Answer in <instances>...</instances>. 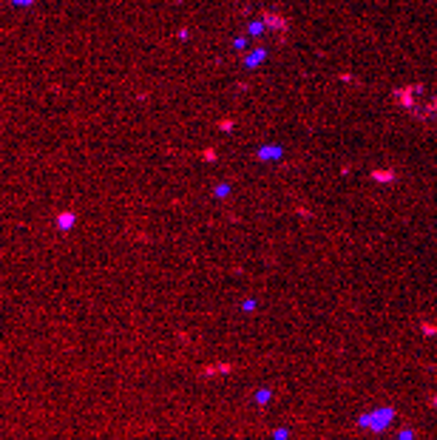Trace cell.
<instances>
[{
	"label": "cell",
	"instance_id": "obj_1",
	"mask_svg": "<svg viewBox=\"0 0 437 440\" xmlns=\"http://www.w3.org/2000/svg\"><path fill=\"white\" fill-rule=\"evenodd\" d=\"M392 100L406 111L409 116L420 120V122H434V94H428L426 86L420 82H409L392 91Z\"/></svg>",
	"mask_w": 437,
	"mask_h": 440
},
{
	"label": "cell",
	"instance_id": "obj_2",
	"mask_svg": "<svg viewBox=\"0 0 437 440\" xmlns=\"http://www.w3.org/2000/svg\"><path fill=\"white\" fill-rule=\"evenodd\" d=\"M262 23H264V32H270L276 40H284L287 32H290V20L284 18L281 12H276V9L262 12Z\"/></svg>",
	"mask_w": 437,
	"mask_h": 440
},
{
	"label": "cell",
	"instance_id": "obj_3",
	"mask_svg": "<svg viewBox=\"0 0 437 440\" xmlns=\"http://www.w3.org/2000/svg\"><path fill=\"white\" fill-rule=\"evenodd\" d=\"M74 222H77V216H74L71 210L57 213V228H60V230H71V228H74Z\"/></svg>",
	"mask_w": 437,
	"mask_h": 440
},
{
	"label": "cell",
	"instance_id": "obj_4",
	"mask_svg": "<svg viewBox=\"0 0 437 440\" xmlns=\"http://www.w3.org/2000/svg\"><path fill=\"white\" fill-rule=\"evenodd\" d=\"M372 179H375V182L389 185V182H394V179H398V170H372Z\"/></svg>",
	"mask_w": 437,
	"mask_h": 440
},
{
	"label": "cell",
	"instance_id": "obj_5",
	"mask_svg": "<svg viewBox=\"0 0 437 440\" xmlns=\"http://www.w3.org/2000/svg\"><path fill=\"white\" fill-rule=\"evenodd\" d=\"M233 366L230 364H210L208 370H204V375H222V372H230Z\"/></svg>",
	"mask_w": 437,
	"mask_h": 440
},
{
	"label": "cell",
	"instance_id": "obj_6",
	"mask_svg": "<svg viewBox=\"0 0 437 440\" xmlns=\"http://www.w3.org/2000/svg\"><path fill=\"white\" fill-rule=\"evenodd\" d=\"M258 60H264V48H258V52L250 54V57H247V66H256Z\"/></svg>",
	"mask_w": 437,
	"mask_h": 440
},
{
	"label": "cell",
	"instance_id": "obj_7",
	"mask_svg": "<svg viewBox=\"0 0 437 440\" xmlns=\"http://www.w3.org/2000/svg\"><path fill=\"white\" fill-rule=\"evenodd\" d=\"M420 330H423V335H437V326L434 324H423V321H420Z\"/></svg>",
	"mask_w": 437,
	"mask_h": 440
},
{
	"label": "cell",
	"instance_id": "obj_8",
	"mask_svg": "<svg viewBox=\"0 0 437 440\" xmlns=\"http://www.w3.org/2000/svg\"><path fill=\"white\" fill-rule=\"evenodd\" d=\"M218 128H222V131H230V128H233V122H230V120H222V122H218Z\"/></svg>",
	"mask_w": 437,
	"mask_h": 440
},
{
	"label": "cell",
	"instance_id": "obj_9",
	"mask_svg": "<svg viewBox=\"0 0 437 440\" xmlns=\"http://www.w3.org/2000/svg\"><path fill=\"white\" fill-rule=\"evenodd\" d=\"M204 159H208V162H213V159H216V150L208 148V150H204Z\"/></svg>",
	"mask_w": 437,
	"mask_h": 440
}]
</instances>
